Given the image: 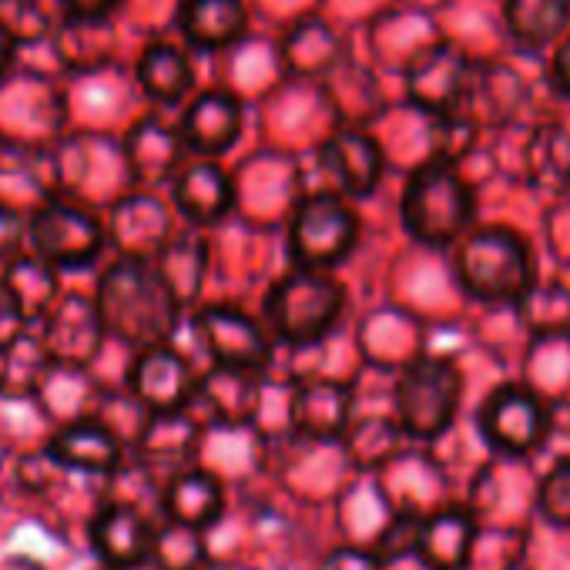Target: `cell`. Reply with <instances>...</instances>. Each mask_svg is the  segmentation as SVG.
Instances as JSON below:
<instances>
[{
    "label": "cell",
    "instance_id": "6da1fadb",
    "mask_svg": "<svg viewBox=\"0 0 570 570\" xmlns=\"http://www.w3.org/2000/svg\"><path fill=\"white\" fill-rule=\"evenodd\" d=\"M95 306L108 336L135 346L138 353L165 346L181 313V303L171 296L155 262L141 258H118L101 275Z\"/></svg>",
    "mask_w": 570,
    "mask_h": 570
},
{
    "label": "cell",
    "instance_id": "7a4b0ae2",
    "mask_svg": "<svg viewBox=\"0 0 570 570\" xmlns=\"http://www.w3.org/2000/svg\"><path fill=\"white\" fill-rule=\"evenodd\" d=\"M453 272L460 289L487 306H517L537 285L530 245L507 225H487L463 235Z\"/></svg>",
    "mask_w": 570,
    "mask_h": 570
},
{
    "label": "cell",
    "instance_id": "3957f363",
    "mask_svg": "<svg viewBox=\"0 0 570 570\" xmlns=\"http://www.w3.org/2000/svg\"><path fill=\"white\" fill-rule=\"evenodd\" d=\"M476 215V195L456 165L423 161L410 171L400 195V218L413 242L446 248L470 235Z\"/></svg>",
    "mask_w": 570,
    "mask_h": 570
},
{
    "label": "cell",
    "instance_id": "277c9868",
    "mask_svg": "<svg viewBox=\"0 0 570 570\" xmlns=\"http://www.w3.org/2000/svg\"><path fill=\"white\" fill-rule=\"evenodd\" d=\"M346 309V289L333 272L296 268L282 275L265 303V323L285 346H316L323 343Z\"/></svg>",
    "mask_w": 570,
    "mask_h": 570
},
{
    "label": "cell",
    "instance_id": "5b68a950",
    "mask_svg": "<svg viewBox=\"0 0 570 570\" xmlns=\"http://www.w3.org/2000/svg\"><path fill=\"white\" fill-rule=\"evenodd\" d=\"M460 396V370L450 360L420 356L396 380V423L413 440H436L453 426Z\"/></svg>",
    "mask_w": 570,
    "mask_h": 570
},
{
    "label": "cell",
    "instance_id": "8992f818",
    "mask_svg": "<svg viewBox=\"0 0 570 570\" xmlns=\"http://www.w3.org/2000/svg\"><path fill=\"white\" fill-rule=\"evenodd\" d=\"M360 238V218L343 195H306L289 222V255L296 268L330 272L346 262Z\"/></svg>",
    "mask_w": 570,
    "mask_h": 570
},
{
    "label": "cell",
    "instance_id": "52a82bcc",
    "mask_svg": "<svg viewBox=\"0 0 570 570\" xmlns=\"http://www.w3.org/2000/svg\"><path fill=\"white\" fill-rule=\"evenodd\" d=\"M483 443L503 456H530L550 433V413L523 386H497L476 410Z\"/></svg>",
    "mask_w": 570,
    "mask_h": 570
},
{
    "label": "cell",
    "instance_id": "ba28073f",
    "mask_svg": "<svg viewBox=\"0 0 570 570\" xmlns=\"http://www.w3.org/2000/svg\"><path fill=\"white\" fill-rule=\"evenodd\" d=\"M105 228L95 215L85 208L48 202L31 218V242L38 248V258L58 265V268H85L91 265L105 248Z\"/></svg>",
    "mask_w": 570,
    "mask_h": 570
},
{
    "label": "cell",
    "instance_id": "9c48e42d",
    "mask_svg": "<svg viewBox=\"0 0 570 570\" xmlns=\"http://www.w3.org/2000/svg\"><path fill=\"white\" fill-rule=\"evenodd\" d=\"M470 68H473V61L466 58L463 48H456L450 41L426 45L403 71L406 75V95L430 118L453 115L463 105Z\"/></svg>",
    "mask_w": 570,
    "mask_h": 570
},
{
    "label": "cell",
    "instance_id": "30bf717a",
    "mask_svg": "<svg viewBox=\"0 0 570 570\" xmlns=\"http://www.w3.org/2000/svg\"><path fill=\"white\" fill-rule=\"evenodd\" d=\"M195 333L215 366L232 370H262L268 363V336L235 306H205L195 316Z\"/></svg>",
    "mask_w": 570,
    "mask_h": 570
},
{
    "label": "cell",
    "instance_id": "8fae6325",
    "mask_svg": "<svg viewBox=\"0 0 570 570\" xmlns=\"http://www.w3.org/2000/svg\"><path fill=\"white\" fill-rule=\"evenodd\" d=\"M131 396L151 413H188L198 393V376L191 373L188 360L168 346L145 350L128 376Z\"/></svg>",
    "mask_w": 570,
    "mask_h": 570
},
{
    "label": "cell",
    "instance_id": "7c38bea8",
    "mask_svg": "<svg viewBox=\"0 0 570 570\" xmlns=\"http://www.w3.org/2000/svg\"><path fill=\"white\" fill-rule=\"evenodd\" d=\"M105 336L108 330L101 323L95 299H81V296H65L41 326V340L55 366L65 370H85L88 363H95Z\"/></svg>",
    "mask_w": 570,
    "mask_h": 570
},
{
    "label": "cell",
    "instance_id": "4fadbf2b",
    "mask_svg": "<svg viewBox=\"0 0 570 570\" xmlns=\"http://www.w3.org/2000/svg\"><path fill=\"white\" fill-rule=\"evenodd\" d=\"M242 125H245L242 101L232 91L212 88V91H202L185 108L178 135H181L188 151L212 161V158L225 155L228 148H235V141L242 138Z\"/></svg>",
    "mask_w": 570,
    "mask_h": 570
},
{
    "label": "cell",
    "instance_id": "5bb4252c",
    "mask_svg": "<svg viewBox=\"0 0 570 570\" xmlns=\"http://www.w3.org/2000/svg\"><path fill=\"white\" fill-rule=\"evenodd\" d=\"M353 386L343 380H306L293 393L289 423L299 436L326 443L343 440L353 426Z\"/></svg>",
    "mask_w": 570,
    "mask_h": 570
},
{
    "label": "cell",
    "instance_id": "9a60e30c",
    "mask_svg": "<svg viewBox=\"0 0 570 570\" xmlns=\"http://www.w3.org/2000/svg\"><path fill=\"white\" fill-rule=\"evenodd\" d=\"M91 547L111 570H135L151 560L155 527L128 503H105L91 520Z\"/></svg>",
    "mask_w": 570,
    "mask_h": 570
},
{
    "label": "cell",
    "instance_id": "2e32d148",
    "mask_svg": "<svg viewBox=\"0 0 570 570\" xmlns=\"http://www.w3.org/2000/svg\"><path fill=\"white\" fill-rule=\"evenodd\" d=\"M523 98H527V85L510 65H503V61H473L460 111L476 128H483V125L500 128L510 118H517V111L523 108Z\"/></svg>",
    "mask_w": 570,
    "mask_h": 570
},
{
    "label": "cell",
    "instance_id": "e0dca14e",
    "mask_svg": "<svg viewBox=\"0 0 570 570\" xmlns=\"http://www.w3.org/2000/svg\"><path fill=\"white\" fill-rule=\"evenodd\" d=\"M108 235L121 248V258L151 262L171 242V215L155 195L135 191L111 208Z\"/></svg>",
    "mask_w": 570,
    "mask_h": 570
},
{
    "label": "cell",
    "instance_id": "ac0fdd59",
    "mask_svg": "<svg viewBox=\"0 0 570 570\" xmlns=\"http://www.w3.org/2000/svg\"><path fill=\"white\" fill-rule=\"evenodd\" d=\"M323 168L350 198H370L383 178V148L363 128H340L323 145Z\"/></svg>",
    "mask_w": 570,
    "mask_h": 570
},
{
    "label": "cell",
    "instance_id": "d6986e66",
    "mask_svg": "<svg viewBox=\"0 0 570 570\" xmlns=\"http://www.w3.org/2000/svg\"><path fill=\"white\" fill-rule=\"evenodd\" d=\"M195 403L202 406L208 423L238 430L248 426L258 416L262 406V380L255 370H232V366H215L198 380Z\"/></svg>",
    "mask_w": 570,
    "mask_h": 570
},
{
    "label": "cell",
    "instance_id": "ffe728a7",
    "mask_svg": "<svg viewBox=\"0 0 570 570\" xmlns=\"http://www.w3.org/2000/svg\"><path fill=\"white\" fill-rule=\"evenodd\" d=\"M476 550V520L463 507H446L420 520L413 553L430 570H466Z\"/></svg>",
    "mask_w": 570,
    "mask_h": 570
},
{
    "label": "cell",
    "instance_id": "44dd1931",
    "mask_svg": "<svg viewBox=\"0 0 570 570\" xmlns=\"http://www.w3.org/2000/svg\"><path fill=\"white\" fill-rule=\"evenodd\" d=\"M125 165L128 175L138 185H161V181H175V175L181 171V155L188 151L178 128H168L158 118H141L128 135H125Z\"/></svg>",
    "mask_w": 570,
    "mask_h": 570
},
{
    "label": "cell",
    "instance_id": "7402d4cb",
    "mask_svg": "<svg viewBox=\"0 0 570 570\" xmlns=\"http://www.w3.org/2000/svg\"><path fill=\"white\" fill-rule=\"evenodd\" d=\"M48 456L61 470L115 473L121 466V440L105 420H78L51 436Z\"/></svg>",
    "mask_w": 570,
    "mask_h": 570
},
{
    "label": "cell",
    "instance_id": "603a6c76",
    "mask_svg": "<svg viewBox=\"0 0 570 570\" xmlns=\"http://www.w3.org/2000/svg\"><path fill=\"white\" fill-rule=\"evenodd\" d=\"M171 202L191 225H215L232 212L235 185L215 161H195L175 175Z\"/></svg>",
    "mask_w": 570,
    "mask_h": 570
},
{
    "label": "cell",
    "instance_id": "cb8c5ba5",
    "mask_svg": "<svg viewBox=\"0 0 570 570\" xmlns=\"http://www.w3.org/2000/svg\"><path fill=\"white\" fill-rule=\"evenodd\" d=\"M178 31L198 51H225L248 31L245 0H181Z\"/></svg>",
    "mask_w": 570,
    "mask_h": 570
},
{
    "label": "cell",
    "instance_id": "d4e9b609",
    "mask_svg": "<svg viewBox=\"0 0 570 570\" xmlns=\"http://www.w3.org/2000/svg\"><path fill=\"white\" fill-rule=\"evenodd\" d=\"M161 507H165L168 523L208 530L212 523H218V517L225 510V490L215 473L188 466L171 476V483L165 487Z\"/></svg>",
    "mask_w": 570,
    "mask_h": 570
},
{
    "label": "cell",
    "instance_id": "484cf974",
    "mask_svg": "<svg viewBox=\"0 0 570 570\" xmlns=\"http://www.w3.org/2000/svg\"><path fill=\"white\" fill-rule=\"evenodd\" d=\"M55 370L41 333H14L0 340V400L35 396Z\"/></svg>",
    "mask_w": 570,
    "mask_h": 570
},
{
    "label": "cell",
    "instance_id": "4316f807",
    "mask_svg": "<svg viewBox=\"0 0 570 570\" xmlns=\"http://www.w3.org/2000/svg\"><path fill=\"white\" fill-rule=\"evenodd\" d=\"M4 296L21 323H45L48 313L61 303L55 265L38 255L11 262L4 272Z\"/></svg>",
    "mask_w": 570,
    "mask_h": 570
},
{
    "label": "cell",
    "instance_id": "83f0119b",
    "mask_svg": "<svg viewBox=\"0 0 570 570\" xmlns=\"http://www.w3.org/2000/svg\"><path fill=\"white\" fill-rule=\"evenodd\" d=\"M135 78H138L141 91L158 105H178L195 88V68H191L188 55L165 41H155L141 51Z\"/></svg>",
    "mask_w": 570,
    "mask_h": 570
},
{
    "label": "cell",
    "instance_id": "f1b7e54d",
    "mask_svg": "<svg viewBox=\"0 0 570 570\" xmlns=\"http://www.w3.org/2000/svg\"><path fill=\"white\" fill-rule=\"evenodd\" d=\"M503 24L527 51L557 45L570 24V0H503Z\"/></svg>",
    "mask_w": 570,
    "mask_h": 570
},
{
    "label": "cell",
    "instance_id": "f546056e",
    "mask_svg": "<svg viewBox=\"0 0 570 570\" xmlns=\"http://www.w3.org/2000/svg\"><path fill=\"white\" fill-rule=\"evenodd\" d=\"M523 175L540 191L570 188V131L560 125H537L523 145Z\"/></svg>",
    "mask_w": 570,
    "mask_h": 570
},
{
    "label": "cell",
    "instance_id": "4dcf8cb0",
    "mask_svg": "<svg viewBox=\"0 0 570 570\" xmlns=\"http://www.w3.org/2000/svg\"><path fill=\"white\" fill-rule=\"evenodd\" d=\"M282 58L296 75L323 78V81L346 61L336 31L320 18H306L293 28V35L282 45Z\"/></svg>",
    "mask_w": 570,
    "mask_h": 570
},
{
    "label": "cell",
    "instance_id": "1f68e13d",
    "mask_svg": "<svg viewBox=\"0 0 570 570\" xmlns=\"http://www.w3.org/2000/svg\"><path fill=\"white\" fill-rule=\"evenodd\" d=\"M55 51L68 71H78V75L101 71L115 58V28L108 18H98V21L68 18L65 28L58 31Z\"/></svg>",
    "mask_w": 570,
    "mask_h": 570
},
{
    "label": "cell",
    "instance_id": "d6a6232c",
    "mask_svg": "<svg viewBox=\"0 0 570 570\" xmlns=\"http://www.w3.org/2000/svg\"><path fill=\"white\" fill-rule=\"evenodd\" d=\"M158 275L171 289V296L185 306L202 296L205 272H208V245L198 235H171V242L155 258Z\"/></svg>",
    "mask_w": 570,
    "mask_h": 570
},
{
    "label": "cell",
    "instance_id": "836d02e7",
    "mask_svg": "<svg viewBox=\"0 0 570 570\" xmlns=\"http://www.w3.org/2000/svg\"><path fill=\"white\" fill-rule=\"evenodd\" d=\"M336 115L346 121L343 128H360L366 121L376 118V111H383V91L376 88L373 75L343 61L326 81H323Z\"/></svg>",
    "mask_w": 570,
    "mask_h": 570
},
{
    "label": "cell",
    "instance_id": "e575fe53",
    "mask_svg": "<svg viewBox=\"0 0 570 570\" xmlns=\"http://www.w3.org/2000/svg\"><path fill=\"white\" fill-rule=\"evenodd\" d=\"M198 443V423L188 413H158L148 416L145 430L138 433V453L148 463H185L191 460Z\"/></svg>",
    "mask_w": 570,
    "mask_h": 570
},
{
    "label": "cell",
    "instance_id": "d590c367",
    "mask_svg": "<svg viewBox=\"0 0 570 570\" xmlns=\"http://www.w3.org/2000/svg\"><path fill=\"white\" fill-rule=\"evenodd\" d=\"M403 440H406V433H403V426L396 420L363 416V420H356L346 430V436L340 443L346 446V456H350L353 466H360V470H380V466H386L390 460L400 456Z\"/></svg>",
    "mask_w": 570,
    "mask_h": 570
},
{
    "label": "cell",
    "instance_id": "8d00e7d4",
    "mask_svg": "<svg viewBox=\"0 0 570 570\" xmlns=\"http://www.w3.org/2000/svg\"><path fill=\"white\" fill-rule=\"evenodd\" d=\"M513 309L520 326L537 340L570 336V289H563L557 282H537Z\"/></svg>",
    "mask_w": 570,
    "mask_h": 570
},
{
    "label": "cell",
    "instance_id": "74e56055",
    "mask_svg": "<svg viewBox=\"0 0 570 570\" xmlns=\"http://www.w3.org/2000/svg\"><path fill=\"white\" fill-rule=\"evenodd\" d=\"M151 560L158 563V570H202L208 563V547H205L202 530H191L181 523H168L155 530Z\"/></svg>",
    "mask_w": 570,
    "mask_h": 570
},
{
    "label": "cell",
    "instance_id": "f35d334b",
    "mask_svg": "<svg viewBox=\"0 0 570 570\" xmlns=\"http://www.w3.org/2000/svg\"><path fill=\"white\" fill-rule=\"evenodd\" d=\"M476 131L480 128L463 111L433 118V161L456 165L460 158H466L470 148L476 145Z\"/></svg>",
    "mask_w": 570,
    "mask_h": 570
},
{
    "label": "cell",
    "instance_id": "ab89813d",
    "mask_svg": "<svg viewBox=\"0 0 570 570\" xmlns=\"http://www.w3.org/2000/svg\"><path fill=\"white\" fill-rule=\"evenodd\" d=\"M537 510L553 527H570V456L553 463L537 487Z\"/></svg>",
    "mask_w": 570,
    "mask_h": 570
},
{
    "label": "cell",
    "instance_id": "60d3db41",
    "mask_svg": "<svg viewBox=\"0 0 570 570\" xmlns=\"http://www.w3.org/2000/svg\"><path fill=\"white\" fill-rule=\"evenodd\" d=\"M320 570H383V560L370 550H360V547H336L320 563Z\"/></svg>",
    "mask_w": 570,
    "mask_h": 570
},
{
    "label": "cell",
    "instance_id": "b9f144b4",
    "mask_svg": "<svg viewBox=\"0 0 570 570\" xmlns=\"http://www.w3.org/2000/svg\"><path fill=\"white\" fill-rule=\"evenodd\" d=\"M21 235H24L21 212H18V208H11V205H0V258H8V255H14V252H18Z\"/></svg>",
    "mask_w": 570,
    "mask_h": 570
},
{
    "label": "cell",
    "instance_id": "7bdbcfd3",
    "mask_svg": "<svg viewBox=\"0 0 570 570\" xmlns=\"http://www.w3.org/2000/svg\"><path fill=\"white\" fill-rule=\"evenodd\" d=\"M550 85L563 98H570V35L563 41H557V51L550 58Z\"/></svg>",
    "mask_w": 570,
    "mask_h": 570
},
{
    "label": "cell",
    "instance_id": "ee69618b",
    "mask_svg": "<svg viewBox=\"0 0 570 570\" xmlns=\"http://www.w3.org/2000/svg\"><path fill=\"white\" fill-rule=\"evenodd\" d=\"M58 4L65 8L68 18H91V21H98V18H108L121 4V0H58Z\"/></svg>",
    "mask_w": 570,
    "mask_h": 570
},
{
    "label": "cell",
    "instance_id": "f6af8a7d",
    "mask_svg": "<svg viewBox=\"0 0 570 570\" xmlns=\"http://www.w3.org/2000/svg\"><path fill=\"white\" fill-rule=\"evenodd\" d=\"M14 51H18V38L11 35V28L0 21V78L8 75L11 61H14Z\"/></svg>",
    "mask_w": 570,
    "mask_h": 570
},
{
    "label": "cell",
    "instance_id": "bcb514c9",
    "mask_svg": "<svg viewBox=\"0 0 570 570\" xmlns=\"http://www.w3.org/2000/svg\"><path fill=\"white\" fill-rule=\"evenodd\" d=\"M413 4H423V8H430V4H443V0H413Z\"/></svg>",
    "mask_w": 570,
    "mask_h": 570
},
{
    "label": "cell",
    "instance_id": "7dc6e473",
    "mask_svg": "<svg viewBox=\"0 0 570 570\" xmlns=\"http://www.w3.org/2000/svg\"><path fill=\"white\" fill-rule=\"evenodd\" d=\"M105 570H111V567H105Z\"/></svg>",
    "mask_w": 570,
    "mask_h": 570
}]
</instances>
